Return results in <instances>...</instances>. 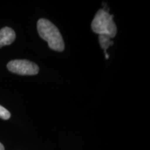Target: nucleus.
<instances>
[{"label": "nucleus", "instance_id": "0eeeda50", "mask_svg": "<svg viewBox=\"0 0 150 150\" xmlns=\"http://www.w3.org/2000/svg\"><path fill=\"white\" fill-rule=\"evenodd\" d=\"M0 150H4V145L1 142H0Z\"/></svg>", "mask_w": 150, "mask_h": 150}, {"label": "nucleus", "instance_id": "7ed1b4c3", "mask_svg": "<svg viewBox=\"0 0 150 150\" xmlns=\"http://www.w3.org/2000/svg\"><path fill=\"white\" fill-rule=\"evenodd\" d=\"M10 72L20 75H35L39 72V67L35 63L27 60H13L7 64Z\"/></svg>", "mask_w": 150, "mask_h": 150}, {"label": "nucleus", "instance_id": "20e7f679", "mask_svg": "<svg viewBox=\"0 0 150 150\" xmlns=\"http://www.w3.org/2000/svg\"><path fill=\"white\" fill-rule=\"evenodd\" d=\"M16 33L10 27H6L0 30V48L4 46L9 45L14 42Z\"/></svg>", "mask_w": 150, "mask_h": 150}, {"label": "nucleus", "instance_id": "f257e3e1", "mask_svg": "<svg viewBox=\"0 0 150 150\" xmlns=\"http://www.w3.org/2000/svg\"><path fill=\"white\" fill-rule=\"evenodd\" d=\"M37 29L41 38L47 41L49 47L57 52H63L65 44L59 29L47 19H40L38 21Z\"/></svg>", "mask_w": 150, "mask_h": 150}, {"label": "nucleus", "instance_id": "423d86ee", "mask_svg": "<svg viewBox=\"0 0 150 150\" xmlns=\"http://www.w3.org/2000/svg\"><path fill=\"white\" fill-rule=\"evenodd\" d=\"M11 117V113L6 108L0 105V118L6 120Z\"/></svg>", "mask_w": 150, "mask_h": 150}, {"label": "nucleus", "instance_id": "39448f33", "mask_svg": "<svg viewBox=\"0 0 150 150\" xmlns=\"http://www.w3.org/2000/svg\"><path fill=\"white\" fill-rule=\"evenodd\" d=\"M110 38L108 36V35H99V43H100L101 47L104 50L106 59H108V57H109V56H108V54L106 53V50H107L110 45H113V42L110 40Z\"/></svg>", "mask_w": 150, "mask_h": 150}, {"label": "nucleus", "instance_id": "f03ea898", "mask_svg": "<svg viewBox=\"0 0 150 150\" xmlns=\"http://www.w3.org/2000/svg\"><path fill=\"white\" fill-rule=\"evenodd\" d=\"M91 28L95 33L108 35L110 38L117 34V27L113 21V16L104 9L97 11L91 23Z\"/></svg>", "mask_w": 150, "mask_h": 150}]
</instances>
